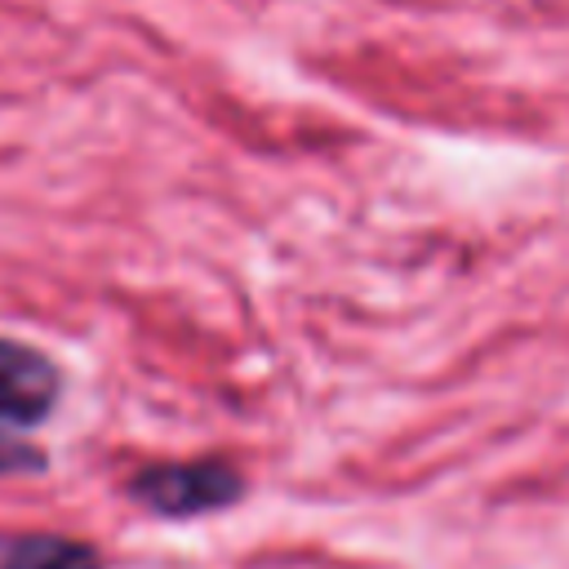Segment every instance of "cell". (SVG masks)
<instances>
[{
  "mask_svg": "<svg viewBox=\"0 0 569 569\" xmlns=\"http://www.w3.org/2000/svg\"><path fill=\"white\" fill-rule=\"evenodd\" d=\"M124 489L151 516L191 520L231 507L244 493V476L227 458H191V462H151L133 471Z\"/></svg>",
  "mask_w": 569,
  "mask_h": 569,
  "instance_id": "obj_1",
  "label": "cell"
},
{
  "mask_svg": "<svg viewBox=\"0 0 569 569\" xmlns=\"http://www.w3.org/2000/svg\"><path fill=\"white\" fill-rule=\"evenodd\" d=\"M62 396V369L49 351L0 333V427L36 431Z\"/></svg>",
  "mask_w": 569,
  "mask_h": 569,
  "instance_id": "obj_2",
  "label": "cell"
},
{
  "mask_svg": "<svg viewBox=\"0 0 569 569\" xmlns=\"http://www.w3.org/2000/svg\"><path fill=\"white\" fill-rule=\"evenodd\" d=\"M0 569H107V560L84 538L44 529H0Z\"/></svg>",
  "mask_w": 569,
  "mask_h": 569,
  "instance_id": "obj_3",
  "label": "cell"
},
{
  "mask_svg": "<svg viewBox=\"0 0 569 569\" xmlns=\"http://www.w3.org/2000/svg\"><path fill=\"white\" fill-rule=\"evenodd\" d=\"M44 471V449L31 445L22 431L0 427V476H36Z\"/></svg>",
  "mask_w": 569,
  "mask_h": 569,
  "instance_id": "obj_4",
  "label": "cell"
}]
</instances>
